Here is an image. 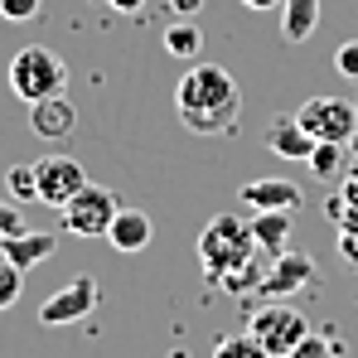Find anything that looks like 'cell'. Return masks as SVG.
Returning <instances> with one entry per match:
<instances>
[{"label":"cell","instance_id":"obj_1","mask_svg":"<svg viewBox=\"0 0 358 358\" xmlns=\"http://www.w3.org/2000/svg\"><path fill=\"white\" fill-rule=\"evenodd\" d=\"M179 126L194 136H233L242 121V87L218 63H194L175 87Z\"/></svg>","mask_w":358,"mask_h":358},{"label":"cell","instance_id":"obj_2","mask_svg":"<svg viewBox=\"0 0 358 358\" xmlns=\"http://www.w3.org/2000/svg\"><path fill=\"white\" fill-rule=\"evenodd\" d=\"M257 257V242H252V218L238 213H218L203 233H199V266L208 271V281L238 271Z\"/></svg>","mask_w":358,"mask_h":358},{"label":"cell","instance_id":"obj_3","mask_svg":"<svg viewBox=\"0 0 358 358\" xmlns=\"http://www.w3.org/2000/svg\"><path fill=\"white\" fill-rule=\"evenodd\" d=\"M63 87H68V63L54 54V49H44V44H24L15 59H10V92L20 97V102H44V97H63Z\"/></svg>","mask_w":358,"mask_h":358},{"label":"cell","instance_id":"obj_4","mask_svg":"<svg viewBox=\"0 0 358 358\" xmlns=\"http://www.w3.org/2000/svg\"><path fill=\"white\" fill-rule=\"evenodd\" d=\"M59 213H63V228H68L73 238H107L112 218L121 213V199L107 184H83Z\"/></svg>","mask_w":358,"mask_h":358},{"label":"cell","instance_id":"obj_5","mask_svg":"<svg viewBox=\"0 0 358 358\" xmlns=\"http://www.w3.org/2000/svg\"><path fill=\"white\" fill-rule=\"evenodd\" d=\"M247 334H252L271 358H286L300 339L310 334V320H305L300 310H291V305H262V310L247 320Z\"/></svg>","mask_w":358,"mask_h":358},{"label":"cell","instance_id":"obj_6","mask_svg":"<svg viewBox=\"0 0 358 358\" xmlns=\"http://www.w3.org/2000/svg\"><path fill=\"white\" fill-rule=\"evenodd\" d=\"M97 300H102V286H97V276H87V271H78L73 281H63L54 296L39 305V324L44 329H63V324H83L92 310H97Z\"/></svg>","mask_w":358,"mask_h":358},{"label":"cell","instance_id":"obj_7","mask_svg":"<svg viewBox=\"0 0 358 358\" xmlns=\"http://www.w3.org/2000/svg\"><path fill=\"white\" fill-rule=\"evenodd\" d=\"M296 121L315 141H339V145H349L358 136V102H344V97H310L296 112Z\"/></svg>","mask_w":358,"mask_h":358},{"label":"cell","instance_id":"obj_8","mask_svg":"<svg viewBox=\"0 0 358 358\" xmlns=\"http://www.w3.org/2000/svg\"><path fill=\"white\" fill-rule=\"evenodd\" d=\"M320 281V266H315V257H305V252H281V257H271V266L262 271V296L266 300H286V296H300V291H310Z\"/></svg>","mask_w":358,"mask_h":358},{"label":"cell","instance_id":"obj_9","mask_svg":"<svg viewBox=\"0 0 358 358\" xmlns=\"http://www.w3.org/2000/svg\"><path fill=\"white\" fill-rule=\"evenodd\" d=\"M34 179H39V199H44L49 208H63V203L87 184V170H83L73 155H44V160L34 165Z\"/></svg>","mask_w":358,"mask_h":358},{"label":"cell","instance_id":"obj_10","mask_svg":"<svg viewBox=\"0 0 358 358\" xmlns=\"http://www.w3.org/2000/svg\"><path fill=\"white\" fill-rule=\"evenodd\" d=\"M238 199L247 208H281V213H296L300 203H305L296 179H252V184L238 189Z\"/></svg>","mask_w":358,"mask_h":358},{"label":"cell","instance_id":"obj_11","mask_svg":"<svg viewBox=\"0 0 358 358\" xmlns=\"http://www.w3.org/2000/svg\"><path fill=\"white\" fill-rule=\"evenodd\" d=\"M59 252V238L54 233H15V238H0V257L10 262V266H20V271H34L39 262H49Z\"/></svg>","mask_w":358,"mask_h":358},{"label":"cell","instance_id":"obj_12","mask_svg":"<svg viewBox=\"0 0 358 358\" xmlns=\"http://www.w3.org/2000/svg\"><path fill=\"white\" fill-rule=\"evenodd\" d=\"M73 102L68 97H44V102H34L29 107V131L39 136V141H63V136H73Z\"/></svg>","mask_w":358,"mask_h":358},{"label":"cell","instance_id":"obj_13","mask_svg":"<svg viewBox=\"0 0 358 358\" xmlns=\"http://www.w3.org/2000/svg\"><path fill=\"white\" fill-rule=\"evenodd\" d=\"M155 238V223H150V213H141V208H121L117 218H112V228H107V242L117 247V252H145Z\"/></svg>","mask_w":358,"mask_h":358},{"label":"cell","instance_id":"obj_14","mask_svg":"<svg viewBox=\"0 0 358 358\" xmlns=\"http://www.w3.org/2000/svg\"><path fill=\"white\" fill-rule=\"evenodd\" d=\"M266 150H271V155H281V160H310L315 136H310L296 117H276L271 126H266Z\"/></svg>","mask_w":358,"mask_h":358},{"label":"cell","instance_id":"obj_15","mask_svg":"<svg viewBox=\"0 0 358 358\" xmlns=\"http://www.w3.org/2000/svg\"><path fill=\"white\" fill-rule=\"evenodd\" d=\"M291 218H296V213H281V208H257V213H252V242H257V252L281 257V252L291 247Z\"/></svg>","mask_w":358,"mask_h":358},{"label":"cell","instance_id":"obj_16","mask_svg":"<svg viewBox=\"0 0 358 358\" xmlns=\"http://www.w3.org/2000/svg\"><path fill=\"white\" fill-rule=\"evenodd\" d=\"M320 29V0H281V34L286 44H305Z\"/></svg>","mask_w":358,"mask_h":358},{"label":"cell","instance_id":"obj_17","mask_svg":"<svg viewBox=\"0 0 358 358\" xmlns=\"http://www.w3.org/2000/svg\"><path fill=\"white\" fill-rule=\"evenodd\" d=\"M160 44H165L170 59H194V54H203V29L194 20H170L165 34H160Z\"/></svg>","mask_w":358,"mask_h":358},{"label":"cell","instance_id":"obj_18","mask_svg":"<svg viewBox=\"0 0 358 358\" xmlns=\"http://www.w3.org/2000/svg\"><path fill=\"white\" fill-rule=\"evenodd\" d=\"M310 175L315 179H339L344 175V145H339V141H315V150H310Z\"/></svg>","mask_w":358,"mask_h":358},{"label":"cell","instance_id":"obj_19","mask_svg":"<svg viewBox=\"0 0 358 358\" xmlns=\"http://www.w3.org/2000/svg\"><path fill=\"white\" fill-rule=\"evenodd\" d=\"M286 358H344V349H339V334L334 329H310Z\"/></svg>","mask_w":358,"mask_h":358},{"label":"cell","instance_id":"obj_20","mask_svg":"<svg viewBox=\"0 0 358 358\" xmlns=\"http://www.w3.org/2000/svg\"><path fill=\"white\" fill-rule=\"evenodd\" d=\"M5 184H10V199H15L20 208L39 199V179H34V165H10V175H5Z\"/></svg>","mask_w":358,"mask_h":358},{"label":"cell","instance_id":"obj_21","mask_svg":"<svg viewBox=\"0 0 358 358\" xmlns=\"http://www.w3.org/2000/svg\"><path fill=\"white\" fill-rule=\"evenodd\" d=\"M213 358H271L252 334H223L218 344H213Z\"/></svg>","mask_w":358,"mask_h":358},{"label":"cell","instance_id":"obj_22","mask_svg":"<svg viewBox=\"0 0 358 358\" xmlns=\"http://www.w3.org/2000/svg\"><path fill=\"white\" fill-rule=\"evenodd\" d=\"M213 286H223L228 296H242V291H252V286H262V271H257V262H247L238 271H228V276H218Z\"/></svg>","mask_w":358,"mask_h":358},{"label":"cell","instance_id":"obj_23","mask_svg":"<svg viewBox=\"0 0 358 358\" xmlns=\"http://www.w3.org/2000/svg\"><path fill=\"white\" fill-rule=\"evenodd\" d=\"M20 291H24V271L0 257V310H10V305L20 300Z\"/></svg>","mask_w":358,"mask_h":358},{"label":"cell","instance_id":"obj_24","mask_svg":"<svg viewBox=\"0 0 358 358\" xmlns=\"http://www.w3.org/2000/svg\"><path fill=\"white\" fill-rule=\"evenodd\" d=\"M39 15H44V0H0V20L10 24H29Z\"/></svg>","mask_w":358,"mask_h":358},{"label":"cell","instance_id":"obj_25","mask_svg":"<svg viewBox=\"0 0 358 358\" xmlns=\"http://www.w3.org/2000/svg\"><path fill=\"white\" fill-rule=\"evenodd\" d=\"M15 233H24V213L15 199H0V238H15Z\"/></svg>","mask_w":358,"mask_h":358},{"label":"cell","instance_id":"obj_26","mask_svg":"<svg viewBox=\"0 0 358 358\" xmlns=\"http://www.w3.org/2000/svg\"><path fill=\"white\" fill-rule=\"evenodd\" d=\"M334 68H339L349 83H358V39H349V44L334 49Z\"/></svg>","mask_w":358,"mask_h":358},{"label":"cell","instance_id":"obj_27","mask_svg":"<svg viewBox=\"0 0 358 358\" xmlns=\"http://www.w3.org/2000/svg\"><path fill=\"white\" fill-rule=\"evenodd\" d=\"M339 252H344L349 266H358V213L349 223H339Z\"/></svg>","mask_w":358,"mask_h":358},{"label":"cell","instance_id":"obj_28","mask_svg":"<svg viewBox=\"0 0 358 358\" xmlns=\"http://www.w3.org/2000/svg\"><path fill=\"white\" fill-rule=\"evenodd\" d=\"M170 10H175L179 20H194V15L203 10V0H170Z\"/></svg>","mask_w":358,"mask_h":358},{"label":"cell","instance_id":"obj_29","mask_svg":"<svg viewBox=\"0 0 358 358\" xmlns=\"http://www.w3.org/2000/svg\"><path fill=\"white\" fill-rule=\"evenodd\" d=\"M344 199L354 203V213H358V170H349V179H344Z\"/></svg>","mask_w":358,"mask_h":358},{"label":"cell","instance_id":"obj_30","mask_svg":"<svg viewBox=\"0 0 358 358\" xmlns=\"http://www.w3.org/2000/svg\"><path fill=\"white\" fill-rule=\"evenodd\" d=\"M107 5H112V10H117V15H136V10H141V5H145V0H107Z\"/></svg>","mask_w":358,"mask_h":358},{"label":"cell","instance_id":"obj_31","mask_svg":"<svg viewBox=\"0 0 358 358\" xmlns=\"http://www.w3.org/2000/svg\"><path fill=\"white\" fill-rule=\"evenodd\" d=\"M247 10H281V0H242Z\"/></svg>","mask_w":358,"mask_h":358},{"label":"cell","instance_id":"obj_32","mask_svg":"<svg viewBox=\"0 0 358 358\" xmlns=\"http://www.w3.org/2000/svg\"><path fill=\"white\" fill-rule=\"evenodd\" d=\"M354 102H358V97H354Z\"/></svg>","mask_w":358,"mask_h":358}]
</instances>
